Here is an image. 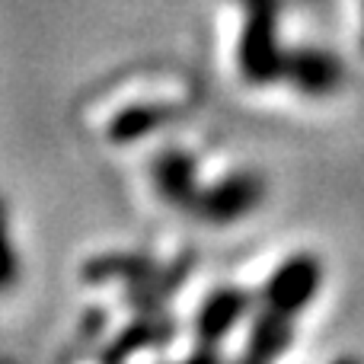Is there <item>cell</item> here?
Returning a JSON list of instances; mask_svg holds the SVG:
<instances>
[{
    "label": "cell",
    "mask_w": 364,
    "mask_h": 364,
    "mask_svg": "<svg viewBox=\"0 0 364 364\" xmlns=\"http://www.w3.org/2000/svg\"><path fill=\"white\" fill-rule=\"evenodd\" d=\"M314 284H316L314 259H294V262H291L288 269L275 278V282H272L269 297L275 301L278 314H288V310L301 307V304L307 301L310 291H314Z\"/></svg>",
    "instance_id": "cell-1"
},
{
    "label": "cell",
    "mask_w": 364,
    "mask_h": 364,
    "mask_svg": "<svg viewBox=\"0 0 364 364\" xmlns=\"http://www.w3.org/2000/svg\"><path fill=\"white\" fill-rule=\"evenodd\" d=\"M256 195H259V186L250 179L227 182L224 188L208 195V214H211V218H233V214H243L246 208L256 201Z\"/></svg>",
    "instance_id": "cell-2"
},
{
    "label": "cell",
    "mask_w": 364,
    "mask_h": 364,
    "mask_svg": "<svg viewBox=\"0 0 364 364\" xmlns=\"http://www.w3.org/2000/svg\"><path fill=\"white\" fill-rule=\"evenodd\" d=\"M240 310H243V297L240 294H233V291L218 294L205 307V314H201V336L214 339V336H220L224 329H230V323L240 316Z\"/></svg>",
    "instance_id": "cell-3"
},
{
    "label": "cell",
    "mask_w": 364,
    "mask_h": 364,
    "mask_svg": "<svg viewBox=\"0 0 364 364\" xmlns=\"http://www.w3.org/2000/svg\"><path fill=\"white\" fill-rule=\"evenodd\" d=\"M160 119H164L160 112H151V109H134V112L122 115V119L112 125V138L115 141H132V138H138L144 128H154Z\"/></svg>",
    "instance_id": "cell-4"
},
{
    "label": "cell",
    "mask_w": 364,
    "mask_h": 364,
    "mask_svg": "<svg viewBox=\"0 0 364 364\" xmlns=\"http://www.w3.org/2000/svg\"><path fill=\"white\" fill-rule=\"evenodd\" d=\"M278 316L282 314H272L265 323H259L256 329V348H252V358H265V355H275L278 348L284 346V326L278 323Z\"/></svg>",
    "instance_id": "cell-5"
},
{
    "label": "cell",
    "mask_w": 364,
    "mask_h": 364,
    "mask_svg": "<svg viewBox=\"0 0 364 364\" xmlns=\"http://www.w3.org/2000/svg\"><path fill=\"white\" fill-rule=\"evenodd\" d=\"M188 160L186 157H166L164 160V170H160V176H164V188L170 195H179L186 192V186H188Z\"/></svg>",
    "instance_id": "cell-6"
},
{
    "label": "cell",
    "mask_w": 364,
    "mask_h": 364,
    "mask_svg": "<svg viewBox=\"0 0 364 364\" xmlns=\"http://www.w3.org/2000/svg\"><path fill=\"white\" fill-rule=\"evenodd\" d=\"M13 282V252L6 243V224H4V205H0V291Z\"/></svg>",
    "instance_id": "cell-7"
}]
</instances>
